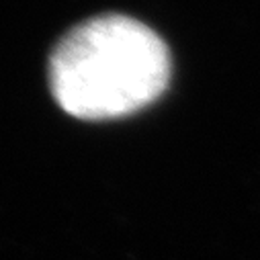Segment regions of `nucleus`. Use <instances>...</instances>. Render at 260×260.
I'll list each match as a JSON object with an SVG mask.
<instances>
[{"mask_svg":"<svg viewBox=\"0 0 260 260\" xmlns=\"http://www.w3.org/2000/svg\"><path fill=\"white\" fill-rule=\"evenodd\" d=\"M170 80V53L148 25L105 15L66 33L49 57L55 103L72 117L105 121L152 105Z\"/></svg>","mask_w":260,"mask_h":260,"instance_id":"nucleus-1","label":"nucleus"}]
</instances>
